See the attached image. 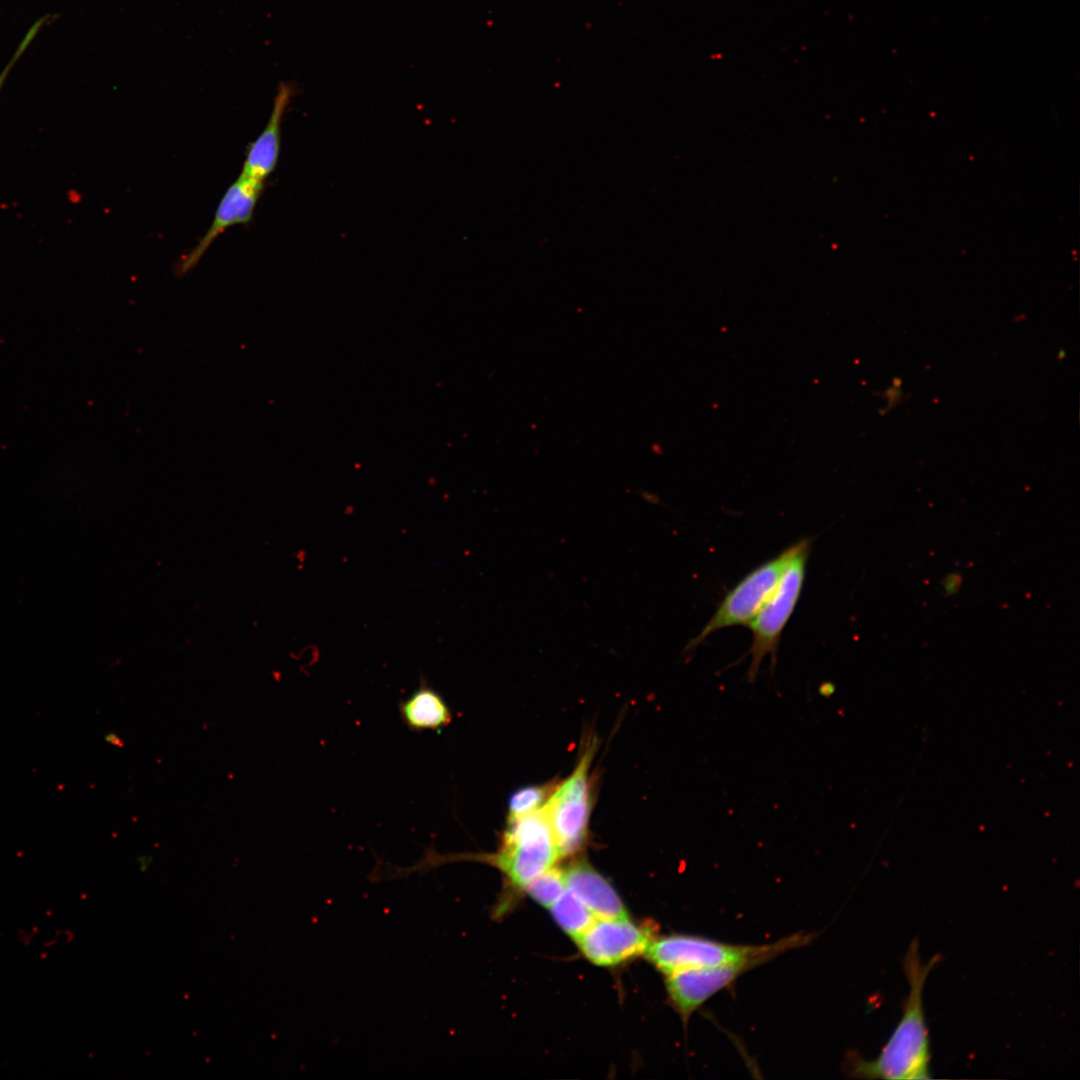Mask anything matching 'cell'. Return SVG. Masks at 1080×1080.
I'll use <instances>...</instances> for the list:
<instances>
[{"mask_svg": "<svg viewBox=\"0 0 1080 1080\" xmlns=\"http://www.w3.org/2000/svg\"><path fill=\"white\" fill-rule=\"evenodd\" d=\"M939 961L940 955H934L928 963L923 964L917 939L911 942L903 959L909 993L903 1004L902 1017L875 1059L865 1060L856 1055L848 1057L847 1071L850 1076L894 1080L931 1077L923 989L929 972Z\"/></svg>", "mask_w": 1080, "mask_h": 1080, "instance_id": "6da1fadb", "label": "cell"}, {"mask_svg": "<svg viewBox=\"0 0 1080 1080\" xmlns=\"http://www.w3.org/2000/svg\"><path fill=\"white\" fill-rule=\"evenodd\" d=\"M293 94V87L280 84L266 126L247 149L242 174L264 182L274 171L280 153L281 123Z\"/></svg>", "mask_w": 1080, "mask_h": 1080, "instance_id": "30bf717a", "label": "cell"}, {"mask_svg": "<svg viewBox=\"0 0 1080 1080\" xmlns=\"http://www.w3.org/2000/svg\"><path fill=\"white\" fill-rule=\"evenodd\" d=\"M508 822L501 846L494 854H439L428 849L406 872L428 871L450 862L478 859L498 868L514 887L525 889L534 878L553 867L560 855L543 808Z\"/></svg>", "mask_w": 1080, "mask_h": 1080, "instance_id": "7a4b0ae2", "label": "cell"}, {"mask_svg": "<svg viewBox=\"0 0 1080 1080\" xmlns=\"http://www.w3.org/2000/svg\"><path fill=\"white\" fill-rule=\"evenodd\" d=\"M594 743L585 750L573 772L552 792L543 810L550 823L560 857L581 848L591 813L589 768Z\"/></svg>", "mask_w": 1080, "mask_h": 1080, "instance_id": "5b68a950", "label": "cell"}, {"mask_svg": "<svg viewBox=\"0 0 1080 1080\" xmlns=\"http://www.w3.org/2000/svg\"><path fill=\"white\" fill-rule=\"evenodd\" d=\"M559 926L570 936L577 938L596 919L589 908L569 889H565L550 906Z\"/></svg>", "mask_w": 1080, "mask_h": 1080, "instance_id": "4fadbf2b", "label": "cell"}, {"mask_svg": "<svg viewBox=\"0 0 1080 1080\" xmlns=\"http://www.w3.org/2000/svg\"><path fill=\"white\" fill-rule=\"evenodd\" d=\"M525 889L536 902L550 907L566 889L564 872L551 867L534 878Z\"/></svg>", "mask_w": 1080, "mask_h": 1080, "instance_id": "5bb4252c", "label": "cell"}, {"mask_svg": "<svg viewBox=\"0 0 1080 1080\" xmlns=\"http://www.w3.org/2000/svg\"><path fill=\"white\" fill-rule=\"evenodd\" d=\"M399 712L403 723L412 731H435L447 728L453 714L443 696L422 681L406 699L400 701Z\"/></svg>", "mask_w": 1080, "mask_h": 1080, "instance_id": "7c38bea8", "label": "cell"}, {"mask_svg": "<svg viewBox=\"0 0 1080 1080\" xmlns=\"http://www.w3.org/2000/svg\"><path fill=\"white\" fill-rule=\"evenodd\" d=\"M790 549L766 561L744 576L722 599L701 631L686 646L696 649L713 633L734 626H749L777 586L788 561Z\"/></svg>", "mask_w": 1080, "mask_h": 1080, "instance_id": "8992f818", "label": "cell"}, {"mask_svg": "<svg viewBox=\"0 0 1080 1080\" xmlns=\"http://www.w3.org/2000/svg\"><path fill=\"white\" fill-rule=\"evenodd\" d=\"M808 934H794L763 945L728 944L693 935H670L654 939L647 958L665 975L688 968L750 963L761 965L785 951L806 945Z\"/></svg>", "mask_w": 1080, "mask_h": 1080, "instance_id": "3957f363", "label": "cell"}, {"mask_svg": "<svg viewBox=\"0 0 1080 1080\" xmlns=\"http://www.w3.org/2000/svg\"><path fill=\"white\" fill-rule=\"evenodd\" d=\"M566 888L572 891L596 918H627L619 895L609 882L589 864L577 862L565 872Z\"/></svg>", "mask_w": 1080, "mask_h": 1080, "instance_id": "8fae6325", "label": "cell"}, {"mask_svg": "<svg viewBox=\"0 0 1080 1080\" xmlns=\"http://www.w3.org/2000/svg\"><path fill=\"white\" fill-rule=\"evenodd\" d=\"M263 187V181L240 173L223 194L206 233L180 261L178 273L183 275L193 269L216 238L229 227L250 222Z\"/></svg>", "mask_w": 1080, "mask_h": 1080, "instance_id": "9c48e42d", "label": "cell"}, {"mask_svg": "<svg viewBox=\"0 0 1080 1080\" xmlns=\"http://www.w3.org/2000/svg\"><path fill=\"white\" fill-rule=\"evenodd\" d=\"M789 549V558L777 586L749 625L752 630V645L747 680L750 683L755 682L766 656H771L772 665H775L782 632L802 592L810 540L801 539Z\"/></svg>", "mask_w": 1080, "mask_h": 1080, "instance_id": "277c9868", "label": "cell"}, {"mask_svg": "<svg viewBox=\"0 0 1080 1080\" xmlns=\"http://www.w3.org/2000/svg\"><path fill=\"white\" fill-rule=\"evenodd\" d=\"M655 939L649 927L627 918H596L577 938L584 956L599 966H615L645 954Z\"/></svg>", "mask_w": 1080, "mask_h": 1080, "instance_id": "52a82bcc", "label": "cell"}, {"mask_svg": "<svg viewBox=\"0 0 1080 1080\" xmlns=\"http://www.w3.org/2000/svg\"><path fill=\"white\" fill-rule=\"evenodd\" d=\"M961 585V575L958 573H952L946 576L943 582L945 592L949 595L955 594Z\"/></svg>", "mask_w": 1080, "mask_h": 1080, "instance_id": "2e32d148", "label": "cell"}, {"mask_svg": "<svg viewBox=\"0 0 1080 1080\" xmlns=\"http://www.w3.org/2000/svg\"><path fill=\"white\" fill-rule=\"evenodd\" d=\"M547 786L531 785L515 791L508 802V821L541 809L550 792Z\"/></svg>", "mask_w": 1080, "mask_h": 1080, "instance_id": "9a60e30c", "label": "cell"}, {"mask_svg": "<svg viewBox=\"0 0 1080 1080\" xmlns=\"http://www.w3.org/2000/svg\"><path fill=\"white\" fill-rule=\"evenodd\" d=\"M755 967L750 963H737L688 968L667 974L665 983L669 1000L686 1023L707 1000Z\"/></svg>", "mask_w": 1080, "mask_h": 1080, "instance_id": "ba28073f", "label": "cell"}]
</instances>
